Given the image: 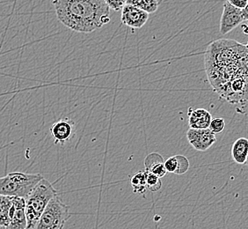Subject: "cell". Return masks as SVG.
Instances as JSON below:
<instances>
[{
	"label": "cell",
	"instance_id": "7",
	"mask_svg": "<svg viewBox=\"0 0 248 229\" xmlns=\"http://www.w3.org/2000/svg\"><path fill=\"white\" fill-rule=\"evenodd\" d=\"M186 138L191 147L199 152H205L217 141L215 134L210 129H189L186 132Z\"/></svg>",
	"mask_w": 248,
	"mask_h": 229
},
{
	"label": "cell",
	"instance_id": "19",
	"mask_svg": "<svg viewBox=\"0 0 248 229\" xmlns=\"http://www.w3.org/2000/svg\"><path fill=\"white\" fill-rule=\"evenodd\" d=\"M224 127H225V122L223 118H212L211 122H210L209 129H210L211 132L213 133L217 134L222 132L224 131Z\"/></svg>",
	"mask_w": 248,
	"mask_h": 229
},
{
	"label": "cell",
	"instance_id": "4",
	"mask_svg": "<svg viewBox=\"0 0 248 229\" xmlns=\"http://www.w3.org/2000/svg\"><path fill=\"white\" fill-rule=\"evenodd\" d=\"M43 178L41 174L12 172L0 177V195L26 198Z\"/></svg>",
	"mask_w": 248,
	"mask_h": 229
},
{
	"label": "cell",
	"instance_id": "10",
	"mask_svg": "<svg viewBox=\"0 0 248 229\" xmlns=\"http://www.w3.org/2000/svg\"><path fill=\"white\" fill-rule=\"evenodd\" d=\"M13 204L15 206V211L12 215L9 225L5 229H27L25 198L13 196Z\"/></svg>",
	"mask_w": 248,
	"mask_h": 229
},
{
	"label": "cell",
	"instance_id": "3",
	"mask_svg": "<svg viewBox=\"0 0 248 229\" xmlns=\"http://www.w3.org/2000/svg\"><path fill=\"white\" fill-rule=\"evenodd\" d=\"M58 195L50 181L43 177L25 198L27 229H33L44 209L54 196Z\"/></svg>",
	"mask_w": 248,
	"mask_h": 229
},
{
	"label": "cell",
	"instance_id": "13",
	"mask_svg": "<svg viewBox=\"0 0 248 229\" xmlns=\"http://www.w3.org/2000/svg\"><path fill=\"white\" fill-rule=\"evenodd\" d=\"M248 140L246 138L237 139L232 147V157L235 163L243 165L248 161Z\"/></svg>",
	"mask_w": 248,
	"mask_h": 229
},
{
	"label": "cell",
	"instance_id": "21",
	"mask_svg": "<svg viewBox=\"0 0 248 229\" xmlns=\"http://www.w3.org/2000/svg\"><path fill=\"white\" fill-rule=\"evenodd\" d=\"M164 166L167 173H174L176 170L177 162L175 156L169 157L164 161Z\"/></svg>",
	"mask_w": 248,
	"mask_h": 229
},
{
	"label": "cell",
	"instance_id": "6",
	"mask_svg": "<svg viewBox=\"0 0 248 229\" xmlns=\"http://www.w3.org/2000/svg\"><path fill=\"white\" fill-rule=\"evenodd\" d=\"M248 19V8L239 9L225 2L223 6V14L220 20V33L226 34L239 25L246 23Z\"/></svg>",
	"mask_w": 248,
	"mask_h": 229
},
{
	"label": "cell",
	"instance_id": "17",
	"mask_svg": "<svg viewBox=\"0 0 248 229\" xmlns=\"http://www.w3.org/2000/svg\"><path fill=\"white\" fill-rule=\"evenodd\" d=\"M145 171V170H144ZM146 172V188L152 192H157L162 187V181L161 178L156 177L152 173Z\"/></svg>",
	"mask_w": 248,
	"mask_h": 229
},
{
	"label": "cell",
	"instance_id": "12",
	"mask_svg": "<svg viewBox=\"0 0 248 229\" xmlns=\"http://www.w3.org/2000/svg\"><path fill=\"white\" fill-rule=\"evenodd\" d=\"M145 171L152 173L156 177L162 178L167 175V170L164 166V159L157 153L148 154L144 159Z\"/></svg>",
	"mask_w": 248,
	"mask_h": 229
},
{
	"label": "cell",
	"instance_id": "15",
	"mask_svg": "<svg viewBox=\"0 0 248 229\" xmlns=\"http://www.w3.org/2000/svg\"><path fill=\"white\" fill-rule=\"evenodd\" d=\"M135 194H144L146 188V172L139 171L134 175L130 180Z\"/></svg>",
	"mask_w": 248,
	"mask_h": 229
},
{
	"label": "cell",
	"instance_id": "1",
	"mask_svg": "<svg viewBox=\"0 0 248 229\" xmlns=\"http://www.w3.org/2000/svg\"><path fill=\"white\" fill-rule=\"evenodd\" d=\"M248 45L233 40H217L205 52V71L210 85L220 94L231 82L248 77Z\"/></svg>",
	"mask_w": 248,
	"mask_h": 229
},
{
	"label": "cell",
	"instance_id": "18",
	"mask_svg": "<svg viewBox=\"0 0 248 229\" xmlns=\"http://www.w3.org/2000/svg\"><path fill=\"white\" fill-rule=\"evenodd\" d=\"M175 158H176L177 166L174 174L183 175L186 173L190 167L187 158L185 157L184 155H175Z\"/></svg>",
	"mask_w": 248,
	"mask_h": 229
},
{
	"label": "cell",
	"instance_id": "22",
	"mask_svg": "<svg viewBox=\"0 0 248 229\" xmlns=\"http://www.w3.org/2000/svg\"><path fill=\"white\" fill-rule=\"evenodd\" d=\"M227 3L232 5L233 7L239 9H246L248 8V0H227Z\"/></svg>",
	"mask_w": 248,
	"mask_h": 229
},
{
	"label": "cell",
	"instance_id": "5",
	"mask_svg": "<svg viewBox=\"0 0 248 229\" xmlns=\"http://www.w3.org/2000/svg\"><path fill=\"white\" fill-rule=\"evenodd\" d=\"M71 216L70 207L56 195L48 202L33 229H62Z\"/></svg>",
	"mask_w": 248,
	"mask_h": 229
},
{
	"label": "cell",
	"instance_id": "9",
	"mask_svg": "<svg viewBox=\"0 0 248 229\" xmlns=\"http://www.w3.org/2000/svg\"><path fill=\"white\" fill-rule=\"evenodd\" d=\"M50 133L55 144L64 145L74 135V124L70 120H59L51 126Z\"/></svg>",
	"mask_w": 248,
	"mask_h": 229
},
{
	"label": "cell",
	"instance_id": "14",
	"mask_svg": "<svg viewBox=\"0 0 248 229\" xmlns=\"http://www.w3.org/2000/svg\"><path fill=\"white\" fill-rule=\"evenodd\" d=\"M15 206L13 204V196L0 195V227L6 228L10 223Z\"/></svg>",
	"mask_w": 248,
	"mask_h": 229
},
{
	"label": "cell",
	"instance_id": "2",
	"mask_svg": "<svg viewBox=\"0 0 248 229\" xmlns=\"http://www.w3.org/2000/svg\"><path fill=\"white\" fill-rule=\"evenodd\" d=\"M58 20L78 33H92L110 22L104 0H53Z\"/></svg>",
	"mask_w": 248,
	"mask_h": 229
},
{
	"label": "cell",
	"instance_id": "16",
	"mask_svg": "<svg viewBox=\"0 0 248 229\" xmlns=\"http://www.w3.org/2000/svg\"><path fill=\"white\" fill-rule=\"evenodd\" d=\"M126 4L131 5L146 12L147 14H154L158 8L157 0H126Z\"/></svg>",
	"mask_w": 248,
	"mask_h": 229
},
{
	"label": "cell",
	"instance_id": "8",
	"mask_svg": "<svg viewBox=\"0 0 248 229\" xmlns=\"http://www.w3.org/2000/svg\"><path fill=\"white\" fill-rule=\"evenodd\" d=\"M149 14L133 5H124L122 9L121 21L123 24L131 29H141L148 21Z\"/></svg>",
	"mask_w": 248,
	"mask_h": 229
},
{
	"label": "cell",
	"instance_id": "20",
	"mask_svg": "<svg viewBox=\"0 0 248 229\" xmlns=\"http://www.w3.org/2000/svg\"><path fill=\"white\" fill-rule=\"evenodd\" d=\"M106 5L108 6L109 9L114 10L115 12H118L124 8L126 5V0H104Z\"/></svg>",
	"mask_w": 248,
	"mask_h": 229
},
{
	"label": "cell",
	"instance_id": "11",
	"mask_svg": "<svg viewBox=\"0 0 248 229\" xmlns=\"http://www.w3.org/2000/svg\"><path fill=\"white\" fill-rule=\"evenodd\" d=\"M188 124L190 129H209L212 115L204 109H192L188 110Z\"/></svg>",
	"mask_w": 248,
	"mask_h": 229
}]
</instances>
